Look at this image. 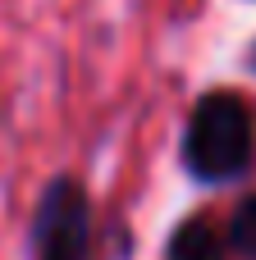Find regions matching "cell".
Here are the masks:
<instances>
[{"label": "cell", "mask_w": 256, "mask_h": 260, "mask_svg": "<svg viewBox=\"0 0 256 260\" xmlns=\"http://www.w3.org/2000/svg\"><path fill=\"white\" fill-rule=\"evenodd\" d=\"M183 160L202 183H234L252 165V114L234 91L197 101L183 137Z\"/></svg>", "instance_id": "obj_1"}, {"label": "cell", "mask_w": 256, "mask_h": 260, "mask_svg": "<svg viewBox=\"0 0 256 260\" xmlns=\"http://www.w3.org/2000/svg\"><path fill=\"white\" fill-rule=\"evenodd\" d=\"M229 242L243 251V256L256 260V197L252 201H243L238 210H234V224H229Z\"/></svg>", "instance_id": "obj_4"}, {"label": "cell", "mask_w": 256, "mask_h": 260, "mask_svg": "<svg viewBox=\"0 0 256 260\" xmlns=\"http://www.w3.org/2000/svg\"><path fill=\"white\" fill-rule=\"evenodd\" d=\"M37 260H92V201L78 178H55L32 215Z\"/></svg>", "instance_id": "obj_2"}, {"label": "cell", "mask_w": 256, "mask_h": 260, "mask_svg": "<svg viewBox=\"0 0 256 260\" xmlns=\"http://www.w3.org/2000/svg\"><path fill=\"white\" fill-rule=\"evenodd\" d=\"M165 260H229V256H224V238L206 219H188L183 229H174Z\"/></svg>", "instance_id": "obj_3"}]
</instances>
